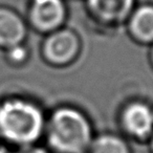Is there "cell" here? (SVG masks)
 I'll list each match as a JSON object with an SVG mask.
<instances>
[{"label": "cell", "instance_id": "5", "mask_svg": "<svg viewBox=\"0 0 153 153\" xmlns=\"http://www.w3.org/2000/svg\"><path fill=\"white\" fill-rule=\"evenodd\" d=\"M65 14L61 0H34L32 5V20L37 27L43 30H51L62 22Z\"/></svg>", "mask_w": 153, "mask_h": 153}, {"label": "cell", "instance_id": "8", "mask_svg": "<svg viewBox=\"0 0 153 153\" xmlns=\"http://www.w3.org/2000/svg\"><path fill=\"white\" fill-rule=\"evenodd\" d=\"M131 30L140 40H153V7H144L135 12L131 21Z\"/></svg>", "mask_w": 153, "mask_h": 153}, {"label": "cell", "instance_id": "6", "mask_svg": "<svg viewBox=\"0 0 153 153\" xmlns=\"http://www.w3.org/2000/svg\"><path fill=\"white\" fill-rule=\"evenodd\" d=\"M25 36L21 18L9 9L0 7V46L7 48L20 45Z\"/></svg>", "mask_w": 153, "mask_h": 153}, {"label": "cell", "instance_id": "9", "mask_svg": "<svg viewBox=\"0 0 153 153\" xmlns=\"http://www.w3.org/2000/svg\"><path fill=\"white\" fill-rule=\"evenodd\" d=\"M90 153H129V151L122 138L106 134L98 137L92 143Z\"/></svg>", "mask_w": 153, "mask_h": 153}, {"label": "cell", "instance_id": "12", "mask_svg": "<svg viewBox=\"0 0 153 153\" xmlns=\"http://www.w3.org/2000/svg\"><path fill=\"white\" fill-rule=\"evenodd\" d=\"M0 153H12V152H10V151L5 148H0Z\"/></svg>", "mask_w": 153, "mask_h": 153}, {"label": "cell", "instance_id": "3", "mask_svg": "<svg viewBox=\"0 0 153 153\" xmlns=\"http://www.w3.org/2000/svg\"><path fill=\"white\" fill-rule=\"evenodd\" d=\"M79 47L78 39L69 30H61L51 35L44 46L45 56L53 63H65L71 60Z\"/></svg>", "mask_w": 153, "mask_h": 153}, {"label": "cell", "instance_id": "11", "mask_svg": "<svg viewBox=\"0 0 153 153\" xmlns=\"http://www.w3.org/2000/svg\"><path fill=\"white\" fill-rule=\"evenodd\" d=\"M18 153H47V152L42 148H26Z\"/></svg>", "mask_w": 153, "mask_h": 153}, {"label": "cell", "instance_id": "1", "mask_svg": "<svg viewBox=\"0 0 153 153\" xmlns=\"http://www.w3.org/2000/svg\"><path fill=\"white\" fill-rule=\"evenodd\" d=\"M43 115L33 103L9 100L0 105V134L12 143L28 145L40 136Z\"/></svg>", "mask_w": 153, "mask_h": 153}, {"label": "cell", "instance_id": "7", "mask_svg": "<svg viewBox=\"0 0 153 153\" xmlns=\"http://www.w3.org/2000/svg\"><path fill=\"white\" fill-rule=\"evenodd\" d=\"M133 0H88L89 7L99 17L117 20L125 17L132 7Z\"/></svg>", "mask_w": 153, "mask_h": 153}, {"label": "cell", "instance_id": "13", "mask_svg": "<svg viewBox=\"0 0 153 153\" xmlns=\"http://www.w3.org/2000/svg\"><path fill=\"white\" fill-rule=\"evenodd\" d=\"M152 148H153V138H152Z\"/></svg>", "mask_w": 153, "mask_h": 153}, {"label": "cell", "instance_id": "10", "mask_svg": "<svg viewBox=\"0 0 153 153\" xmlns=\"http://www.w3.org/2000/svg\"><path fill=\"white\" fill-rule=\"evenodd\" d=\"M25 49L21 46V45H17V46H14L10 48L9 56L11 58V60L15 62H20L24 59L25 57Z\"/></svg>", "mask_w": 153, "mask_h": 153}, {"label": "cell", "instance_id": "2", "mask_svg": "<svg viewBox=\"0 0 153 153\" xmlns=\"http://www.w3.org/2000/svg\"><path fill=\"white\" fill-rule=\"evenodd\" d=\"M90 137L89 123L76 109H58L49 121V144L61 153L83 152L89 145Z\"/></svg>", "mask_w": 153, "mask_h": 153}, {"label": "cell", "instance_id": "4", "mask_svg": "<svg viewBox=\"0 0 153 153\" xmlns=\"http://www.w3.org/2000/svg\"><path fill=\"white\" fill-rule=\"evenodd\" d=\"M123 125L130 134L145 137L152 131V111L144 103H132L126 107L123 113Z\"/></svg>", "mask_w": 153, "mask_h": 153}]
</instances>
